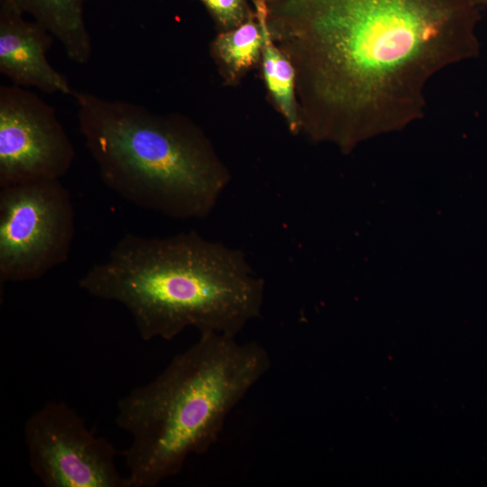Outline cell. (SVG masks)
I'll list each match as a JSON object with an SVG mask.
<instances>
[{"label":"cell","mask_w":487,"mask_h":487,"mask_svg":"<svg viewBox=\"0 0 487 487\" xmlns=\"http://www.w3.org/2000/svg\"><path fill=\"white\" fill-rule=\"evenodd\" d=\"M267 23L296 74L301 131L344 151L422 116L426 87L476 58L467 0H267Z\"/></svg>","instance_id":"6da1fadb"},{"label":"cell","mask_w":487,"mask_h":487,"mask_svg":"<svg viewBox=\"0 0 487 487\" xmlns=\"http://www.w3.org/2000/svg\"><path fill=\"white\" fill-rule=\"evenodd\" d=\"M78 286L123 305L145 341L172 340L188 327L236 337L261 315L265 291L242 250L195 230L166 237L127 233Z\"/></svg>","instance_id":"7a4b0ae2"},{"label":"cell","mask_w":487,"mask_h":487,"mask_svg":"<svg viewBox=\"0 0 487 487\" xmlns=\"http://www.w3.org/2000/svg\"><path fill=\"white\" fill-rule=\"evenodd\" d=\"M271 367L265 348L217 333L177 354L117 402L115 423L131 437L123 453L129 487H156L218 440L230 412Z\"/></svg>","instance_id":"3957f363"},{"label":"cell","mask_w":487,"mask_h":487,"mask_svg":"<svg viewBox=\"0 0 487 487\" xmlns=\"http://www.w3.org/2000/svg\"><path fill=\"white\" fill-rule=\"evenodd\" d=\"M78 127L104 183L128 202L175 219H202L231 173L187 116L74 90Z\"/></svg>","instance_id":"277c9868"},{"label":"cell","mask_w":487,"mask_h":487,"mask_svg":"<svg viewBox=\"0 0 487 487\" xmlns=\"http://www.w3.org/2000/svg\"><path fill=\"white\" fill-rule=\"evenodd\" d=\"M0 188L1 284L38 280L67 262L75 212L60 180Z\"/></svg>","instance_id":"5b68a950"},{"label":"cell","mask_w":487,"mask_h":487,"mask_svg":"<svg viewBox=\"0 0 487 487\" xmlns=\"http://www.w3.org/2000/svg\"><path fill=\"white\" fill-rule=\"evenodd\" d=\"M29 464L46 487H129L115 464L118 451L93 434L69 405L51 401L25 421Z\"/></svg>","instance_id":"8992f818"},{"label":"cell","mask_w":487,"mask_h":487,"mask_svg":"<svg viewBox=\"0 0 487 487\" xmlns=\"http://www.w3.org/2000/svg\"><path fill=\"white\" fill-rule=\"evenodd\" d=\"M75 149L55 108L36 93L0 86V188L60 179Z\"/></svg>","instance_id":"52a82bcc"},{"label":"cell","mask_w":487,"mask_h":487,"mask_svg":"<svg viewBox=\"0 0 487 487\" xmlns=\"http://www.w3.org/2000/svg\"><path fill=\"white\" fill-rule=\"evenodd\" d=\"M24 16L11 3L0 0V73L15 86L71 96L69 82L47 60L55 38Z\"/></svg>","instance_id":"ba28073f"},{"label":"cell","mask_w":487,"mask_h":487,"mask_svg":"<svg viewBox=\"0 0 487 487\" xmlns=\"http://www.w3.org/2000/svg\"><path fill=\"white\" fill-rule=\"evenodd\" d=\"M46 28L77 64L90 60L93 45L85 21L89 0H6Z\"/></svg>","instance_id":"9c48e42d"},{"label":"cell","mask_w":487,"mask_h":487,"mask_svg":"<svg viewBox=\"0 0 487 487\" xmlns=\"http://www.w3.org/2000/svg\"><path fill=\"white\" fill-rule=\"evenodd\" d=\"M250 1L264 32L262 68L266 87L289 130L297 134L301 132V124L296 96L295 69L271 36L267 23V0Z\"/></svg>","instance_id":"30bf717a"},{"label":"cell","mask_w":487,"mask_h":487,"mask_svg":"<svg viewBox=\"0 0 487 487\" xmlns=\"http://www.w3.org/2000/svg\"><path fill=\"white\" fill-rule=\"evenodd\" d=\"M263 27L254 9L238 27L221 32L212 41L211 54L227 85H236L261 60Z\"/></svg>","instance_id":"8fae6325"},{"label":"cell","mask_w":487,"mask_h":487,"mask_svg":"<svg viewBox=\"0 0 487 487\" xmlns=\"http://www.w3.org/2000/svg\"><path fill=\"white\" fill-rule=\"evenodd\" d=\"M209 13L221 32L241 25L252 14L250 0H198Z\"/></svg>","instance_id":"7c38bea8"},{"label":"cell","mask_w":487,"mask_h":487,"mask_svg":"<svg viewBox=\"0 0 487 487\" xmlns=\"http://www.w3.org/2000/svg\"><path fill=\"white\" fill-rule=\"evenodd\" d=\"M473 5L477 7L479 10L482 8H487V0H467Z\"/></svg>","instance_id":"4fadbf2b"}]
</instances>
